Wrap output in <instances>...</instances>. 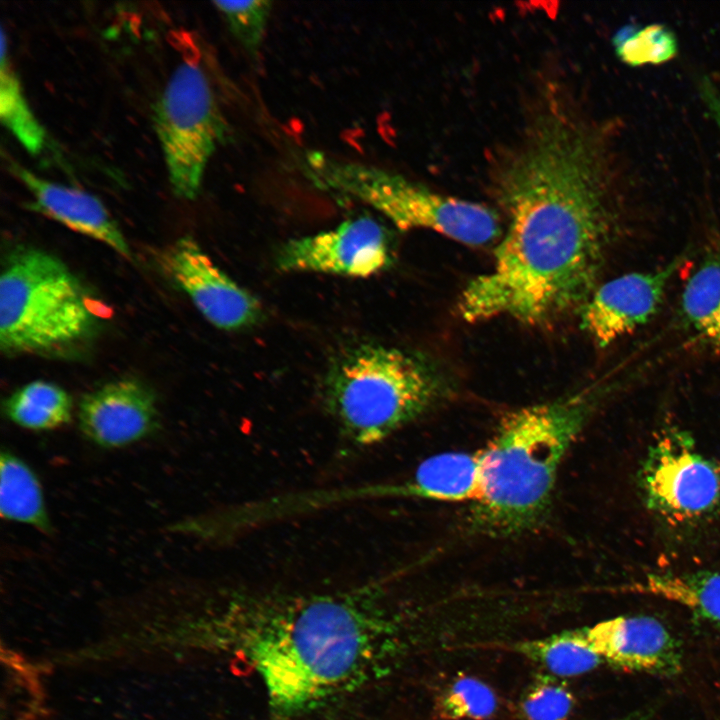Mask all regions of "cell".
Segmentation results:
<instances>
[{
  "label": "cell",
  "mask_w": 720,
  "mask_h": 720,
  "mask_svg": "<svg viewBox=\"0 0 720 720\" xmlns=\"http://www.w3.org/2000/svg\"><path fill=\"white\" fill-rule=\"evenodd\" d=\"M616 55L627 65H657L670 61L678 50L674 33L662 24L625 26L613 38Z\"/></svg>",
  "instance_id": "603a6c76"
},
{
  "label": "cell",
  "mask_w": 720,
  "mask_h": 720,
  "mask_svg": "<svg viewBox=\"0 0 720 720\" xmlns=\"http://www.w3.org/2000/svg\"><path fill=\"white\" fill-rule=\"evenodd\" d=\"M386 228L375 218L358 216L336 227L288 241L277 256L283 272H310L368 278L391 264Z\"/></svg>",
  "instance_id": "9c48e42d"
},
{
  "label": "cell",
  "mask_w": 720,
  "mask_h": 720,
  "mask_svg": "<svg viewBox=\"0 0 720 720\" xmlns=\"http://www.w3.org/2000/svg\"><path fill=\"white\" fill-rule=\"evenodd\" d=\"M98 314L79 279L58 257L17 246L0 276V346L8 356H64L93 338Z\"/></svg>",
  "instance_id": "277c9868"
},
{
  "label": "cell",
  "mask_w": 720,
  "mask_h": 720,
  "mask_svg": "<svg viewBox=\"0 0 720 720\" xmlns=\"http://www.w3.org/2000/svg\"><path fill=\"white\" fill-rule=\"evenodd\" d=\"M589 388L506 416L481 450L480 525L498 535L535 528L551 503L562 459L602 398Z\"/></svg>",
  "instance_id": "3957f363"
},
{
  "label": "cell",
  "mask_w": 720,
  "mask_h": 720,
  "mask_svg": "<svg viewBox=\"0 0 720 720\" xmlns=\"http://www.w3.org/2000/svg\"><path fill=\"white\" fill-rule=\"evenodd\" d=\"M444 384L423 360L396 348L361 345L336 362L324 383L328 413L350 443L376 445L440 400Z\"/></svg>",
  "instance_id": "5b68a950"
},
{
  "label": "cell",
  "mask_w": 720,
  "mask_h": 720,
  "mask_svg": "<svg viewBox=\"0 0 720 720\" xmlns=\"http://www.w3.org/2000/svg\"><path fill=\"white\" fill-rule=\"evenodd\" d=\"M514 650L559 677H572L595 669L602 658L590 646L584 629L565 631L543 639L520 642Z\"/></svg>",
  "instance_id": "ffe728a7"
},
{
  "label": "cell",
  "mask_w": 720,
  "mask_h": 720,
  "mask_svg": "<svg viewBox=\"0 0 720 720\" xmlns=\"http://www.w3.org/2000/svg\"><path fill=\"white\" fill-rule=\"evenodd\" d=\"M158 411L154 393L135 379H119L87 393L79 406L83 433L103 447H122L150 434Z\"/></svg>",
  "instance_id": "7c38bea8"
},
{
  "label": "cell",
  "mask_w": 720,
  "mask_h": 720,
  "mask_svg": "<svg viewBox=\"0 0 720 720\" xmlns=\"http://www.w3.org/2000/svg\"><path fill=\"white\" fill-rule=\"evenodd\" d=\"M154 126L176 196L194 199L228 128L210 81L194 61H182L154 106Z\"/></svg>",
  "instance_id": "52a82bcc"
},
{
  "label": "cell",
  "mask_w": 720,
  "mask_h": 720,
  "mask_svg": "<svg viewBox=\"0 0 720 720\" xmlns=\"http://www.w3.org/2000/svg\"><path fill=\"white\" fill-rule=\"evenodd\" d=\"M490 184L508 227L491 270L463 291L459 312L471 322L504 315L541 324L583 308L623 202L648 183L609 127L546 110L501 154Z\"/></svg>",
  "instance_id": "6da1fadb"
},
{
  "label": "cell",
  "mask_w": 720,
  "mask_h": 720,
  "mask_svg": "<svg viewBox=\"0 0 720 720\" xmlns=\"http://www.w3.org/2000/svg\"><path fill=\"white\" fill-rule=\"evenodd\" d=\"M0 512L3 518L50 530L42 490L33 471L9 451L1 454Z\"/></svg>",
  "instance_id": "ac0fdd59"
},
{
  "label": "cell",
  "mask_w": 720,
  "mask_h": 720,
  "mask_svg": "<svg viewBox=\"0 0 720 720\" xmlns=\"http://www.w3.org/2000/svg\"><path fill=\"white\" fill-rule=\"evenodd\" d=\"M398 624L374 581L332 593H238L219 626L263 682L272 711L288 718L385 675Z\"/></svg>",
  "instance_id": "7a4b0ae2"
},
{
  "label": "cell",
  "mask_w": 720,
  "mask_h": 720,
  "mask_svg": "<svg viewBox=\"0 0 720 720\" xmlns=\"http://www.w3.org/2000/svg\"><path fill=\"white\" fill-rule=\"evenodd\" d=\"M359 492L363 501L419 498L477 503L482 493L481 450L431 456L421 462L407 478L364 483Z\"/></svg>",
  "instance_id": "5bb4252c"
},
{
  "label": "cell",
  "mask_w": 720,
  "mask_h": 720,
  "mask_svg": "<svg viewBox=\"0 0 720 720\" xmlns=\"http://www.w3.org/2000/svg\"><path fill=\"white\" fill-rule=\"evenodd\" d=\"M678 603L697 616L720 624V573H651L623 588Z\"/></svg>",
  "instance_id": "2e32d148"
},
{
  "label": "cell",
  "mask_w": 720,
  "mask_h": 720,
  "mask_svg": "<svg viewBox=\"0 0 720 720\" xmlns=\"http://www.w3.org/2000/svg\"><path fill=\"white\" fill-rule=\"evenodd\" d=\"M681 312L688 326L720 351V254L706 258L688 279Z\"/></svg>",
  "instance_id": "e0dca14e"
},
{
  "label": "cell",
  "mask_w": 720,
  "mask_h": 720,
  "mask_svg": "<svg viewBox=\"0 0 720 720\" xmlns=\"http://www.w3.org/2000/svg\"><path fill=\"white\" fill-rule=\"evenodd\" d=\"M301 167L318 189L357 200L401 230L428 229L470 246L491 243L501 233L492 209L440 194L376 165L313 150L304 153Z\"/></svg>",
  "instance_id": "8992f818"
},
{
  "label": "cell",
  "mask_w": 720,
  "mask_h": 720,
  "mask_svg": "<svg viewBox=\"0 0 720 720\" xmlns=\"http://www.w3.org/2000/svg\"><path fill=\"white\" fill-rule=\"evenodd\" d=\"M697 88L701 100L720 129V88L707 75L698 78Z\"/></svg>",
  "instance_id": "484cf974"
},
{
  "label": "cell",
  "mask_w": 720,
  "mask_h": 720,
  "mask_svg": "<svg viewBox=\"0 0 720 720\" xmlns=\"http://www.w3.org/2000/svg\"><path fill=\"white\" fill-rule=\"evenodd\" d=\"M584 631L593 650L616 667L660 675L680 671L679 644L654 617L619 616Z\"/></svg>",
  "instance_id": "4fadbf2b"
},
{
  "label": "cell",
  "mask_w": 720,
  "mask_h": 720,
  "mask_svg": "<svg viewBox=\"0 0 720 720\" xmlns=\"http://www.w3.org/2000/svg\"><path fill=\"white\" fill-rule=\"evenodd\" d=\"M647 509L677 526L694 525L720 506V465L702 453L685 430H662L638 473Z\"/></svg>",
  "instance_id": "ba28073f"
},
{
  "label": "cell",
  "mask_w": 720,
  "mask_h": 720,
  "mask_svg": "<svg viewBox=\"0 0 720 720\" xmlns=\"http://www.w3.org/2000/svg\"><path fill=\"white\" fill-rule=\"evenodd\" d=\"M620 720H648V714L642 713V712L641 713L637 712V713L630 714Z\"/></svg>",
  "instance_id": "4316f807"
},
{
  "label": "cell",
  "mask_w": 720,
  "mask_h": 720,
  "mask_svg": "<svg viewBox=\"0 0 720 720\" xmlns=\"http://www.w3.org/2000/svg\"><path fill=\"white\" fill-rule=\"evenodd\" d=\"M5 412L17 425L31 430L57 428L70 421L72 400L60 386L42 380L30 382L5 401Z\"/></svg>",
  "instance_id": "d6986e66"
},
{
  "label": "cell",
  "mask_w": 720,
  "mask_h": 720,
  "mask_svg": "<svg viewBox=\"0 0 720 720\" xmlns=\"http://www.w3.org/2000/svg\"><path fill=\"white\" fill-rule=\"evenodd\" d=\"M683 259L681 255L660 269L628 273L599 286L582 308L585 331L605 347L647 323Z\"/></svg>",
  "instance_id": "8fae6325"
},
{
  "label": "cell",
  "mask_w": 720,
  "mask_h": 720,
  "mask_svg": "<svg viewBox=\"0 0 720 720\" xmlns=\"http://www.w3.org/2000/svg\"><path fill=\"white\" fill-rule=\"evenodd\" d=\"M223 15L231 33L251 57L263 44L273 2L270 0L213 1Z\"/></svg>",
  "instance_id": "cb8c5ba5"
},
{
  "label": "cell",
  "mask_w": 720,
  "mask_h": 720,
  "mask_svg": "<svg viewBox=\"0 0 720 720\" xmlns=\"http://www.w3.org/2000/svg\"><path fill=\"white\" fill-rule=\"evenodd\" d=\"M10 169L26 186L34 201L30 207L69 229L107 245L126 258L130 248L115 220L94 195L46 180L11 162Z\"/></svg>",
  "instance_id": "9a60e30c"
},
{
  "label": "cell",
  "mask_w": 720,
  "mask_h": 720,
  "mask_svg": "<svg viewBox=\"0 0 720 720\" xmlns=\"http://www.w3.org/2000/svg\"><path fill=\"white\" fill-rule=\"evenodd\" d=\"M575 703L565 683L539 675L522 695L520 712L525 720H568Z\"/></svg>",
  "instance_id": "d4e9b609"
},
{
  "label": "cell",
  "mask_w": 720,
  "mask_h": 720,
  "mask_svg": "<svg viewBox=\"0 0 720 720\" xmlns=\"http://www.w3.org/2000/svg\"><path fill=\"white\" fill-rule=\"evenodd\" d=\"M495 691L485 682L462 676L436 697L434 712L440 720H488L498 709Z\"/></svg>",
  "instance_id": "7402d4cb"
},
{
  "label": "cell",
  "mask_w": 720,
  "mask_h": 720,
  "mask_svg": "<svg viewBox=\"0 0 720 720\" xmlns=\"http://www.w3.org/2000/svg\"><path fill=\"white\" fill-rule=\"evenodd\" d=\"M0 117L2 123L31 154L39 153L46 133L24 96L20 80L13 69L5 30L1 29Z\"/></svg>",
  "instance_id": "44dd1931"
},
{
  "label": "cell",
  "mask_w": 720,
  "mask_h": 720,
  "mask_svg": "<svg viewBox=\"0 0 720 720\" xmlns=\"http://www.w3.org/2000/svg\"><path fill=\"white\" fill-rule=\"evenodd\" d=\"M162 270L213 326L234 331L255 325L259 301L221 270L191 237L184 236L159 255Z\"/></svg>",
  "instance_id": "30bf717a"
}]
</instances>
